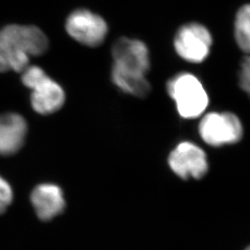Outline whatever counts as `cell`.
Wrapping results in <instances>:
<instances>
[{
  "mask_svg": "<svg viewBox=\"0 0 250 250\" xmlns=\"http://www.w3.org/2000/svg\"><path fill=\"white\" fill-rule=\"evenodd\" d=\"M111 79L118 88L137 98L146 97L150 84L146 74L150 68L148 48L137 39L122 37L112 46Z\"/></svg>",
  "mask_w": 250,
  "mask_h": 250,
  "instance_id": "6da1fadb",
  "label": "cell"
},
{
  "mask_svg": "<svg viewBox=\"0 0 250 250\" xmlns=\"http://www.w3.org/2000/svg\"><path fill=\"white\" fill-rule=\"evenodd\" d=\"M48 39L34 25L10 24L0 30V72H22L30 58L45 53Z\"/></svg>",
  "mask_w": 250,
  "mask_h": 250,
  "instance_id": "7a4b0ae2",
  "label": "cell"
},
{
  "mask_svg": "<svg viewBox=\"0 0 250 250\" xmlns=\"http://www.w3.org/2000/svg\"><path fill=\"white\" fill-rule=\"evenodd\" d=\"M21 81L32 91L31 104L37 113L52 114L62 107L65 102L64 90L47 76L42 68L29 65L22 72Z\"/></svg>",
  "mask_w": 250,
  "mask_h": 250,
  "instance_id": "3957f363",
  "label": "cell"
},
{
  "mask_svg": "<svg viewBox=\"0 0 250 250\" xmlns=\"http://www.w3.org/2000/svg\"><path fill=\"white\" fill-rule=\"evenodd\" d=\"M167 91L184 119L201 116L208 105V97L202 83L192 73L182 72L167 83Z\"/></svg>",
  "mask_w": 250,
  "mask_h": 250,
  "instance_id": "277c9868",
  "label": "cell"
},
{
  "mask_svg": "<svg viewBox=\"0 0 250 250\" xmlns=\"http://www.w3.org/2000/svg\"><path fill=\"white\" fill-rule=\"evenodd\" d=\"M243 132L241 121L232 112L208 113L198 125L199 135L211 146L237 143L242 139Z\"/></svg>",
  "mask_w": 250,
  "mask_h": 250,
  "instance_id": "5b68a950",
  "label": "cell"
},
{
  "mask_svg": "<svg viewBox=\"0 0 250 250\" xmlns=\"http://www.w3.org/2000/svg\"><path fill=\"white\" fill-rule=\"evenodd\" d=\"M173 45L176 53L183 60L188 62L201 63L210 53L212 36L200 23H187L177 31Z\"/></svg>",
  "mask_w": 250,
  "mask_h": 250,
  "instance_id": "8992f818",
  "label": "cell"
},
{
  "mask_svg": "<svg viewBox=\"0 0 250 250\" xmlns=\"http://www.w3.org/2000/svg\"><path fill=\"white\" fill-rule=\"evenodd\" d=\"M66 31L78 43L95 47L104 42L108 28L102 17L87 9H80L69 15Z\"/></svg>",
  "mask_w": 250,
  "mask_h": 250,
  "instance_id": "52a82bcc",
  "label": "cell"
},
{
  "mask_svg": "<svg viewBox=\"0 0 250 250\" xmlns=\"http://www.w3.org/2000/svg\"><path fill=\"white\" fill-rule=\"evenodd\" d=\"M169 166L180 178L200 179L205 176L208 164L205 151L191 142H182L170 152Z\"/></svg>",
  "mask_w": 250,
  "mask_h": 250,
  "instance_id": "ba28073f",
  "label": "cell"
},
{
  "mask_svg": "<svg viewBox=\"0 0 250 250\" xmlns=\"http://www.w3.org/2000/svg\"><path fill=\"white\" fill-rule=\"evenodd\" d=\"M31 201L38 218L43 221L52 220L65 208L62 190L53 184L37 186L32 192Z\"/></svg>",
  "mask_w": 250,
  "mask_h": 250,
  "instance_id": "9c48e42d",
  "label": "cell"
},
{
  "mask_svg": "<svg viewBox=\"0 0 250 250\" xmlns=\"http://www.w3.org/2000/svg\"><path fill=\"white\" fill-rule=\"evenodd\" d=\"M27 134V123L17 113L0 115V155L8 156L19 151Z\"/></svg>",
  "mask_w": 250,
  "mask_h": 250,
  "instance_id": "30bf717a",
  "label": "cell"
},
{
  "mask_svg": "<svg viewBox=\"0 0 250 250\" xmlns=\"http://www.w3.org/2000/svg\"><path fill=\"white\" fill-rule=\"evenodd\" d=\"M234 37L242 51L250 55V4L244 5L236 13Z\"/></svg>",
  "mask_w": 250,
  "mask_h": 250,
  "instance_id": "8fae6325",
  "label": "cell"
},
{
  "mask_svg": "<svg viewBox=\"0 0 250 250\" xmlns=\"http://www.w3.org/2000/svg\"><path fill=\"white\" fill-rule=\"evenodd\" d=\"M13 192L9 183L0 176V214L5 212L12 202Z\"/></svg>",
  "mask_w": 250,
  "mask_h": 250,
  "instance_id": "7c38bea8",
  "label": "cell"
},
{
  "mask_svg": "<svg viewBox=\"0 0 250 250\" xmlns=\"http://www.w3.org/2000/svg\"><path fill=\"white\" fill-rule=\"evenodd\" d=\"M239 84L242 90L250 97V56L246 57L242 62L239 72Z\"/></svg>",
  "mask_w": 250,
  "mask_h": 250,
  "instance_id": "4fadbf2b",
  "label": "cell"
},
{
  "mask_svg": "<svg viewBox=\"0 0 250 250\" xmlns=\"http://www.w3.org/2000/svg\"><path fill=\"white\" fill-rule=\"evenodd\" d=\"M246 250H250V246L248 248V249H246Z\"/></svg>",
  "mask_w": 250,
  "mask_h": 250,
  "instance_id": "5bb4252c",
  "label": "cell"
}]
</instances>
